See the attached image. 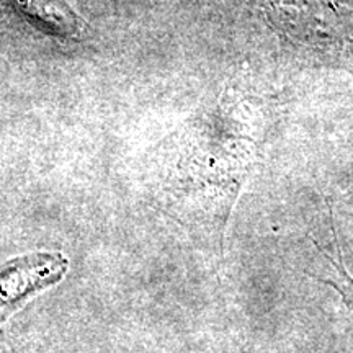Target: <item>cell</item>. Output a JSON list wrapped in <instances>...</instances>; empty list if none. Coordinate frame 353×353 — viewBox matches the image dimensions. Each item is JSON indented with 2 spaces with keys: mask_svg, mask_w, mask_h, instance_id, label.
Listing matches in <instances>:
<instances>
[{
  "mask_svg": "<svg viewBox=\"0 0 353 353\" xmlns=\"http://www.w3.org/2000/svg\"><path fill=\"white\" fill-rule=\"evenodd\" d=\"M70 260L61 250H33L0 263V325L43 291L59 285Z\"/></svg>",
  "mask_w": 353,
  "mask_h": 353,
  "instance_id": "obj_1",
  "label": "cell"
},
{
  "mask_svg": "<svg viewBox=\"0 0 353 353\" xmlns=\"http://www.w3.org/2000/svg\"><path fill=\"white\" fill-rule=\"evenodd\" d=\"M23 19L39 32L61 41H77L87 30V21L68 0H7Z\"/></svg>",
  "mask_w": 353,
  "mask_h": 353,
  "instance_id": "obj_2",
  "label": "cell"
},
{
  "mask_svg": "<svg viewBox=\"0 0 353 353\" xmlns=\"http://www.w3.org/2000/svg\"><path fill=\"white\" fill-rule=\"evenodd\" d=\"M319 250L321 252H324V250H322V247H319ZM324 255H325V259H329L330 263H332L337 280H330V278H327V280H321V281L322 283L330 286L334 291H337V293L342 296L343 303H345L347 306L353 311V278L350 275V272L345 268V265H343L342 252L341 250H337V259H334L332 255H329L325 252H324Z\"/></svg>",
  "mask_w": 353,
  "mask_h": 353,
  "instance_id": "obj_3",
  "label": "cell"
},
{
  "mask_svg": "<svg viewBox=\"0 0 353 353\" xmlns=\"http://www.w3.org/2000/svg\"><path fill=\"white\" fill-rule=\"evenodd\" d=\"M0 353H48L44 348L28 343H10V345L0 347Z\"/></svg>",
  "mask_w": 353,
  "mask_h": 353,
  "instance_id": "obj_4",
  "label": "cell"
}]
</instances>
